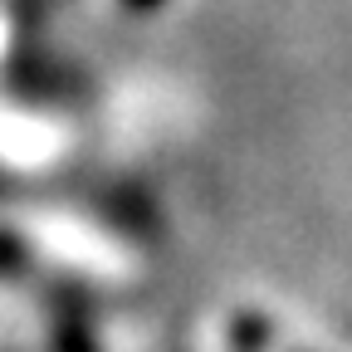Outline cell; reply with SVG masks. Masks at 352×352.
<instances>
[{"instance_id": "6da1fadb", "label": "cell", "mask_w": 352, "mask_h": 352, "mask_svg": "<svg viewBox=\"0 0 352 352\" xmlns=\"http://www.w3.org/2000/svg\"><path fill=\"white\" fill-rule=\"evenodd\" d=\"M122 6H127V10H157L162 0H122Z\"/></svg>"}]
</instances>
